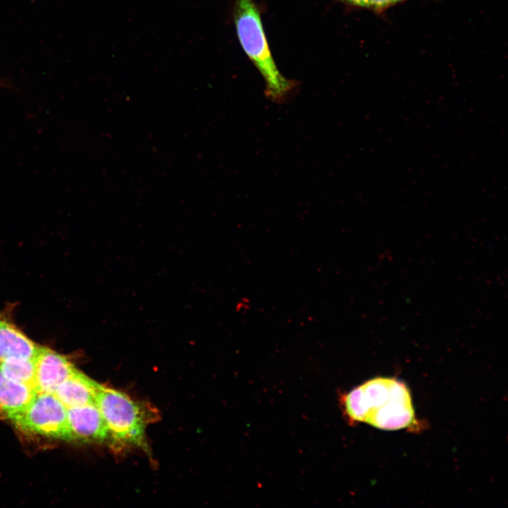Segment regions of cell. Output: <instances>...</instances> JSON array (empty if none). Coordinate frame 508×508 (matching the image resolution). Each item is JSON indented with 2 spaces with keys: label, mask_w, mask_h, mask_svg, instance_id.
<instances>
[{
  "label": "cell",
  "mask_w": 508,
  "mask_h": 508,
  "mask_svg": "<svg viewBox=\"0 0 508 508\" xmlns=\"http://www.w3.org/2000/svg\"><path fill=\"white\" fill-rule=\"evenodd\" d=\"M341 401L351 423L397 430L411 426L416 419L409 388L394 377L370 379L344 394Z\"/></svg>",
  "instance_id": "cell-1"
},
{
  "label": "cell",
  "mask_w": 508,
  "mask_h": 508,
  "mask_svg": "<svg viewBox=\"0 0 508 508\" xmlns=\"http://www.w3.org/2000/svg\"><path fill=\"white\" fill-rule=\"evenodd\" d=\"M233 16L240 44L265 82V96L281 103L296 87L279 71L270 50L260 11L254 0H234Z\"/></svg>",
  "instance_id": "cell-2"
},
{
  "label": "cell",
  "mask_w": 508,
  "mask_h": 508,
  "mask_svg": "<svg viewBox=\"0 0 508 508\" xmlns=\"http://www.w3.org/2000/svg\"><path fill=\"white\" fill-rule=\"evenodd\" d=\"M96 405L114 439L123 443L143 445L145 418L139 404L124 393L100 385Z\"/></svg>",
  "instance_id": "cell-3"
},
{
  "label": "cell",
  "mask_w": 508,
  "mask_h": 508,
  "mask_svg": "<svg viewBox=\"0 0 508 508\" xmlns=\"http://www.w3.org/2000/svg\"><path fill=\"white\" fill-rule=\"evenodd\" d=\"M11 421L25 432L71 441L67 408L54 394L36 393Z\"/></svg>",
  "instance_id": "cell-4"
},
{
  "label": "cell",
  "mask_w": 508,
  "mask_h": 508,
  "mask_svg": "<svg viewBox=\"0 0 508 508\" xmlns=\"http://www.w3.org/2000/svg\"><path fill=\"white\" fill-rule=\"evenodd\" d=\"M35 362L34 388L38 393L54 394L78 370L64 356L41 346Z\"/></svg>",
  "instance_id": "cell-5"
},
{
  "label": "cell",
  "mask_w": 508,
  "mask_h": 508,
  "mask_svg": "<svg viewBox=\"0 0 508 508\" xmlns=\"http://www.w3.org/2000/svg\"><path fill=\"white\" fill-rule=\"evenodd\" d=\"M67 419L71 441L102 442L109 435L96 404L67 409Z\"/></svg>",
  "instance_id": "cell-6"
},
{
  "label": "cell",
  "mask_w": 508,
  "mask_h": 508,
  "mask_svg": "<svg viewBox=\"0 0 508 508\" xmlns=\"http://www.w3.org/2000/svg\"><path fill=\"white\" fill-rule=\"evenodd\" d=\"M99 385L77 370L54 394L67 409L96 404Z\"/></svg>",
  "instance_id": "cell-7"
},
{
  "label": "cell",
  "mask_w": 508,
  "mask_h": 508,
  "mask_svg": "<svg viewBox=\"0 0 508 508\" xmlns=\"http://www.w3.org/2000/svg\"><path fill=\"white\" fill-rule=\"evenodd\" d=\"M40 346L0 315V362L8 358H35Z\"/></svg>",
  "instance_id": "cell-8"
},
{
  "label": "cell",
  "mask_w": 508,
  "mask_h": 508,
  "mask_svg": "<svg viewBox=\"0 0 508 508\" xmlns=\"http://www.w3.org/2000/svg\"><path fill=\"white\" fill-rule=\"evenodd\" d=\"M36 393L33 387L12 380L0 370V416L11 420L28 405Z\"/></svg>",
  "instance_id": "cell-9"
},
{
  "label": "cell",
  "mask_w": 508,
  "mask_h": 508,
  "mask_svg": "<svg viewBox=\"0 0 508 508\" xmlns=\"http://www.w3.org/2000/svg\"><path fill=\"white\" fill-rule=\"evenodd\" d=\"M0 370L8 378L34 387L35 362L34 359L11 358L0 362Z\"/></svg>",
  "instance_id": "cell-10"
},
{
  "label": "cell",
  "mask_w": 508,
  "mask_h": 508,
  "mask_svg": "<svg viewBox=\"0 0 508 508\" xmlns=\"http://www.w3.org/2000/svg\"><path fill=\"white\" fill-rule=\"evenodd\" d=\"M406 0H369V8L375 12L380 13L399 2Z\"/></svg>",
  "instance_id": "cell-11"
},
{
  "label": "cell",
  "mask_w": 508,
  "mask_h": 508,
  "mask_svg": "<svg viewBox=\"0 0 508 508\" xmlns=\"http://www.w3.org/2000/svg\"><path fill=\"white\" fill-rule=\"evenodd\" d=\"M351 6L369 8V0H339Z\"/></svg>",
  "instance_id": "cell-12"
}]
</instances>
